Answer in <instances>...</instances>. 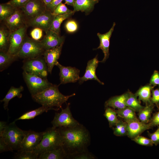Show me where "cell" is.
<instances>
[{"instance_id":"6da1fadb","label":"cell","mask_w":159,"mask_h":159,"mask_svg":"<svg viewBox=\"0 0 159 159\" xmlns=\"http://www.w3.org/2000/svg\"><path fill=\"white\" fill-rule=\"evenodd\" d=\"M58 128L62 138V146L67 157L88 150L90 136L88 130L83 125L80 124L74 127Z\"/></svg>"},{"instance_id":"7a4b0ae2","label":"cell","mask_w":159,"mask_h":159,"mask_svg":"<svg viewBox=\"0 0 159 159\" xmlns=\"http://www.w3.org/2000/svg\"><path fill=\"white\" fill-rule=\"evenodd\" d=\"M53 84L42 91L32 96L33 100L42 106L52 108L57 111L62 108V105L66 103L69 98L75 95L73 93L69 95H64L59 91L58 86Z\"/></svg>"},{"instance_id":"3957f363","label":"cell","mask_w":159,"mask_h":159,"mask_svg":"<svg viewBox=\"0 0 159 159\" xmlns=\"http://www.w3.org/2000/svg\"><path fill=\"white\" fill-rule=\"evenodd\" d=\"M62 145V138L58 128H49L43 132L42 140L33 151L39 155Z\"/></svg>"},{"instance_id":"277c9868","label":"cell","mask_w":159,"mask_h":159,"mask_svg":"<svg viewBox=\"0 0 159 159\" xmlns=\"http://www.w3.org/2000/svg\"><path fill=\"white\" fill-rule=\"evenodd\" d=\"M26 133L18 127L15 122L8 125L4 131L0 135L5 142L13 150H19Z\"/></svg>"},{"instance_id":"5b68a950","label":"cell","mask_w":159,"mask_h":159,"mask_svg":"<svg viewBox=\"0 0 159 159\" xmlns=\"http://www.w3.org/2000/svg\"><path fill=\"white\" fill-rule=\"evenodd\" d=\"M44 51L40 41L26 36L20 49L15 55L24 59L33 58L43 55Z\"/></svg>"},{"instance_id":"8992f818","label":"cell","mask_w":159,"mask_h":159,"mask_svg":"<svg viewBox=\"0 0 159 159\" xmlns=\"http://www.w3.org/2000/svg\"><path fill=\"white\" fill-rule=\"evenodd\" d=\"M22 68L23 71L47 79L48 72L47 66L43 57L24 59Z\"/></svg>"},{"instance_id":"52a82bcc","label":"cell","mask_w":159,"mask_h":159,"mask_svg":"<svg viewBox=\"0 0 159 159\" xmlns=\"http://www.w3.org/2000/svg\"><path fill=\"white\" fill-rule=\"evenodd\" d=\"M22 74L31 96L42 91L52 85L47 79L43 78L25 71H23Z\"/></svg>"},{"instance_id":"ba28073f","label":"cell","mask_w":159,"mask_h":159,"mask_svg":"<svg viewBox=\"0 0 159 159\" xmlns=\"http://www.w3.org/2000/svg\"><path fill=\"white\" fill-rule=\"evenodd\" d=\"M70 103L67 105L64 109L61 108L60 113H55L54 118L51 122L52 127L57 128L62 127H74L80 123L73 117L70 108Z\"/></svg>"},{"instance_id":"9c48e42d","label":"cell","mask_w":159,"mask_h":159,"mask_svg":"<svg viewBox=\"0 0 159 159\" xmlns=\"http://www.w3.org/2000/svg\"><path fill=\"white\" fill-rule=\"evenodd\" d=\"M27 22L44 12L46 5L42 0H30L21 8Z\"/></svg>"},{"instance_id":"30bf717a","label":"cell","mask_w":159,"mask_h":159,"mask_svg":"<svg viewBox=\"0 0 159 159\" xmlns=\"http://www.w3.org/2000/svg\"><path fill=\"white\" fill-rule=\"evenodd\" d=\"M27 27L25 25L11 32L9 37V46L7 52L8 54L15 55L20 50L26 36Z\"/></svg>"},{"instance_id":"8fae6325","label":"cell","mask_w":159,"mask_h":159,"mask_svg":"<svg viewBox=\"0 0 159 159\" xmlns=\"http://www.w3.org/2000/svg\"><path fill=\"white\" fill-rule=\"evenodd\" d=\"M55 16L47 10L37 17L27 22L28 26L38 27L46 33L49 30L53 21Z\"/></svg>"},{"instance_id":"7c38bea8","label":"cell","mask_w":159,"mask_h":159,"mask_svg":"<svg viewBox=\"0 0 159 159\" xmlns=\"http://www.w3.org/2000/svg\"><path fill=\"white\" fill-rule=\"evenodd\" d=\"M43 132H37L31 130L26 131L25 134L18 151H33L42 138Z\"/></svg>"},{"instance_id":"4fadbf2b","label":"cell","mask_w":159,"mask_h":159,"mask_svg":"<svg viewBox=\"0 0 159 159\" xmlns=\"http://www.w3.org/2000/svg\"><path fill=\"white\" fill-rule=\"evenodd\" d=\"M56 65L60 70L59 76L60 84H64L71 82H75L80 78V70L75 67H65L62 65L58 62Z\"/></svg>"},{"instance_id":"5bb4252c","label":"cell","mask_w":159,"mask_h":159,"mask_svg":"<svg viewBox=\"0 0 159 159\" xmlns=\"http://www.w3.org/2000/svg\"><path fill=\"white\" fill-rule=\"evenodd\" d=\"M4 21L10 32L27 25L25 16L21 9H16L13 14Z\"/></svg>"},{"instance_id":"9a60e30c","label":"cell","mask_w":159,"mask_h":159,"mask_svg":"<svg viewBox=\"0 0 159 159\" xmlns=\"http://www.w3.org/2000/svg\"><path fill=\"white\" fill-rule=\"evenodd\" d=\"M65 37L49 30L42 40L40 41L45 50L53 48L64 43Z\"/></svg>"},{"instance_id":"2e32d148","label":"cell","mask_w":159,"mask_h":159,"mask_svg":"<svg viewBox=\"0 0 159 159\" xmlns=\"http://www.w3.org/2000/svg\"><path fill=\"white\" fill-rule=\"evenodd\" d=\"M100 61L98 59L97 56L88 61L85 73L83 76L80 77L79 80L80 84L88 80H93L97 81L100 84L104 83L101 82L97 78L96 74V69Z\"/></svg>"},{"instance_id":"e0dca14e","label":"cell","mask_w":159,"mask_h":159,"mask_svg":"<svg viewBox=\"0 0 159 159\" xmlns=\"http://www.w3.org/2000/svg\"><path fill=\"white\" fill-rule=\"evenodd\" d=\"M63 44L54 48L45 50L43 57L47 66L48 71L51 74L52 69L58 62Z\"/></svg>"},{"instance_id":"ac0fdd59","label":"cell","mask_w":159,"mask_h":159,"mask_svg":"<svg viewBox=\"0 0 159 159\" xmlns=\"http://www.w3.org/2000/svg\"><path fill=\"white\" fill-rule=\"evenodd\" d=\"M126 122L127 123V136L131 139L140 135L145 130L153 128L149 123H144L139 120Z\"/></svg>"},{"instance_id":"d6986e66","label":"cell","mask_w":159,"mask_h":159,"mask_svg":"<svg viewBox=\"0 0 159 159\" xmlns=\"http://www.w3.org/2000/svg\"><path fill=\"white\" fill-rule=\"evenodd\" d=\"M115 24V23L114 22L111 28L106 33L101 34L98 33L97 34V36L100 40V44L99 46L95 49H100L104 54V57L103 59L101 61H100V62H104L109 57L110 39Z\"/></svg>"},{"instance_id":"ffe728a7","label":"cell","mask_w":159,"mask_h":159,"mask_svg":"<svg viewBox=\"0 0 159 159\" xmlns=\"http://www.w3.org/2000/svg\"><path fill=\"white\" fill-rule=\"evenodd\" d=\"M129 92H127L121 95L112 97L105 102V107H110L119 110L126 107L125 102Z\"/></svg>"},{"instance_id":"44dd1931","label":"cell","mask_w":159,"mask_h":159,"mask_svg":"<svg viewBox=\"0 0 159 159\" xmlns=\"http://www.w3.org/2000/svg\"><path fill=\"white\" fill-rule=\"evenodd\" d=\"M99 1V0H75L73 6V11L74 13L80 11L84 12L86 14H88L93 10L95 5Z\"/></svg>"},{"instance_id":"7402d4cb","label":"cell","mask_w":159,"mask_h":159,"mask_svg":"<svg viewBox=\"0 0 159 159\" xmlns=\"http://www.w3.org/2000/svg\"><path fill=\"white\" fill-rule=\"evenodd\" d=\"M67 155L62 146L51 151L40 154L39 159H67Z\"/></svg>"},{"instance_id":"603a6c76","label":"cell","mask_w":159,"mask_h":159,"mask_svg":"<svg viewBox=\"0 0 159 159\" xmlns=\"http://www.w3.org/2000/svg\"><path fill=\"white\" fill-rule=\"evenodd\" d=\"M154 87L148 84L141 87L135 94L138 97V99L146 105L150 103L152 91Z\"/></svg>"},{"instance_id":"cb8c5ba5","label":"cell","mask_w":159,"mask_h":159,"mask_svg":"<svg viewBox=\"0 0 159 159\" xmlns=\"http://www.w3.org/2000/svg\"><path fill=\"white\" fill-rule=\"evenodd\" d=\"M24 87L22 86H20L17 88L13 86L10 87L4 97L0 100L1 102H4L3 107L5 110H8V106L9 103L11 99L15 97L19 98L22 97L21 92L24 90Z\"/></svg>"},{"instance_id":"d4e9b609","label":"cell","mask_w":159,"mask_h":159,"mask_svg":"<svg viewBox=\"0 0 159 159\" xmlns=\"http://www.w3.org/2000/svg\"><path fill=\"white\" fill-rule=\"evenodd\" d=\"M115 110L117 116L122 118L126 122L139 120L136 115L135 112L129 107H126L121 109Z\"/></svg>"},{"instance_id":"484cf974","label":"cell","mask_w":159,"mask_h":159,"mask_svg":"<svg viewBox=\"0 0 159 159\" xmlns=\"http://www.w3.org/2000/svg\"><path fill=\"white\" fill-rule=\"evenodd\" d=\"M11 32L6 27L0 28V51L7 52L9 46V37Z\"/></svg>"},{"instance_id":"4316f807","label":"cell","mask_w":159,"mask_h":159,"mask_svg":"<svg viewBox=\"0 0 159 159\" xmlns=\"http://www.w3.org/2000/svg\"><path fill=\"white\" fill-rule=\"evenodd\" d=\"M155 105L151 103L146 105L144 107L138 112V119L143 123H148L151 119V115L154 107Z\"/></svg>"},{"instance_id":"83f0119b","label":"cell","mask_w":159,"mask_h":159,"mask_svg":"<svg viewBox=\"0 0 159 159\" xmlns=\"http://www.w3.org/2000/svg\"><path fill=\"white\" fill-rule=\"evenodd\" d=\"M74 13L73 11L70 13L55 16L49 30L60 34V26L62 23L65 19L70 17Z\"/></svg>"},{"instance_id":"f1b7e54d","label":"cell","mask_w":159,"mask_h":159,"mask_svg":"<svg viewBox=\"0 0 159 159\" xmlns=\"http://www.w3.org/2000/svg\"><path fill=\"white\" fill-rule=\"evenodd\" d=\"M53 110L52 108L42 106L38 108L27 112L15 120L14 122L20 120H29L34 118L36 116L47 112L49 110Z\"/></svg>"},{"instance_id":"f546056e","label":"cell","mask_w":159,"mask_h":159,"mask_svg":"<svg viewBox=\"0 0 159 159\" xmlns=\"http://www.w3.org/2000/svg\"><path fill=\"white\" fill-rule=\"evenodd\" d=\"M18 58L15 55L9 54L6 52H0V71H2Z\"/></svg>"},{"instance_id":"4dcf8cb0","label":"cell","mask_w":159,"mask_h":159,"mask_svg":"<svg viewBox=\"0 0 159 159\" xmlns=\"http://www.w3.org/2000/svg\"><path fill=\"white\" fill-rule=\"evenodd\" d=\"M137 96L130 92L126 100L125 105L127 107L133 109L135 112H138L143 109L145 106L141 105L140 100L137 98Z\"/></svg>"},{"instance_id":"1f68e13d","label":"cell","mask_w":159,"mask_h":159,"mask_svg":"<svg viewBox=\"0 0 159 159\" xmlns=\"http://www.w3.org/2000/svg\"><path fill=\"white\" fill-rule=\"evenodd\" d=\"M16 9L7 2L0 4V21H4L11 16Z\"/></svg>"},{"instance_id":"d6a6232c","label":"cell","mask_w":159,"mask_h":159,"mask_svg":"<svg viewBox=\"0 0 159 159\" xmlns=\"http://www.w3.org/2000/svg\"><path fill=\"white\" fill-rule=\"evenodd\" d=\"M114 127H112L113 133L117 136H127V123L121 119L119 120Z\"/></svg>"},{"instance_id":"836d02e7","label":"cell","mask_w":159,"mask_h":159,"mask_svg":"<svg viewBox=\"0 0 159 159\" xmlns=\"http://www.w3.org/2000/svg\"><path fill=\"white\" fill-rule=\"evenodd\" d=\"M104 116L107 120L110 127L115 126L119 120L115 110L110 107H106Z\"/></svg>"},{"instance_id":"e575fe53","label":"cell","mask_w":159,"mask_h":159,"mask_svg":"<svg viewBox=\"0 0 159 159\" xmlns=\"http://www.w3.org/2000/svg\"><path fill=\"white\" fill-rule=\"evenodd\" d=\"M39 155L34 151H18L13 158L16 159H37Z\"/></svg>"},{"instance_id":"d590c367","label":"cell","mask_w":159,"mask_h":159,"mask_svg":"<svg viewBox=\"0 0 159 159\" xmlns=\"http://www.w3.org/2000/svg\"><path fill=\"white\" fill-rule=\"evenodd\" d=\"M96 157L88 150L77 154L68 156L67 159H94Z\"/></svg>"},{"instance_id":"8d00e7d4","label":"cell","mask_w":159,"mask_h":159,"mask_svg":"<svg viewBox=\"0 0 159 159\" xmlns=\"http://www.w3.org/2000/svg\"><path fill=\"white\" fill-rule=\"evenodd\" d=\"M73 11L68 9L65 4L62 2L56 7L52 14L55 16L70 13Z\"/></svg>"},{"instance_id":"74e56055","label":"cell","mask_w":159,"mask_h":159,"mask_svg":"<svg viewBox=\"0 0 159 159\" xmlns=\"http://www.w3.org/2000/svg\"><path fill=\"white\" fill-rule=\"evenodd\" d=\"M132 140L137 144L145 146H152L154 144L150 139H149L140 135H138L133 139Z\"/></svg>"},{"instance_id":"f35d334b","label":"cell","mask_w":159,"mask_h":159,"mask_svg":"<svg viewBox=\"0 0 159 159\" xmlns=\"http://www.w3.org/2000/svg\"><path fill=\"white\" fill-rule=\"evenodd\" d=\"M65 28L67 32L73 33L77 30L78 25L74 20L70 19L66 22L65 24Z\"/></svg>"},{"instance_id":"ab89813d","label":"cell","mask_w":159,"mask_h":159,"mask_svg":"<svg viewBox=\"0 0 159 159\" xmlns=\"http://www.w3.org/2000/svg\"><path fill=\"white\" fill-rule=\"evenodd\" d=\"M150 103L155 105L158 108H159V88L152 90Z\"/></svg>"},{"instance_id":"60d3db41","label":"cell","mask_w":159,"mask_h":159,"mask_svg":"<svg viewBox=\"0 0 159 159\" xmlns=\"http://www.w3.org/2000/svg\"><path fill=\"white\" fill-rule=\"evenodd\" d=\"M43 30L41 29L35 27L31 32L30 35L33 39L39 40L42 36Z\"/></svg>"},{"instance_id":"b9f144b4","label":"cell","mask_w":159,"mask_h":159,"mask_svg":"<svg viewBox=\"0 0 159 159\" xmlns=\"http://www.w3.org/2000/svg\"><path fill=\"white\" fill-rule=\"evenodd\" d=\"M30 0H10L7 3L16 9H20Z\"/></svg>"},{"instance_id":"7bdbcfd3","label":"cell","mask_w":159,"mask_h":159,"mask_svg":"<svg viewBox=\"0 0 159 159\" xmlns=\"http://www.w3.org/2000/svg\"><path fill=\"white\" fill-rule=\"evenodd\" d=\"M148 135L151 140L154 144L156 146L159 144V127L153 133H150L148 132Z\"/></svg>"},{"instance_id":"ee69618b","label":"cell","mask_w":159,"mask_h":159,"mask_svg":"<svg viewBox=\"0 0 159 159\" xmlns=\"http://www.w3.org/2000/svg\"><path fill=\"white\" fill-rule=\"evenodd\" d=\"M149 84L154 87L156 86L159 87V72L157 71L154 72L150 78Z\"/></svg>"},{"instance_id":"f6af8a7d","label":"cell","mask_w":159,"mask_h":159,"mask_svg":"<svg viewBox=\"0 0 159 159\" xmlns=\"http://www.w3.org/2000/svg\"><path fill=\"white\" fill-rule=\"evenodd\" d=\"M149 123L153 128L155 126L159 127V108H158V111L151 117Z\"/></svg>"},{"instance_id":"bcb514c9","label":"cell","mask_w":159,"mask_h":159,"mask_svg":"<svg viewBox=\"0 0 159 159\" xmlns=\"http://www.w3.org/2000/svg\"><path fill=\"white\" fill-rule=\"evenodd\" d=\"M13 150L5 142L3 139L0 137V153L4 152Z\"/></svg>"},{"instance_id":"7dc6e473","label":"cell","mask_w":159,"mask_h":159,"mask_svg":"<svg viewBox=\"0 0 159 159\" xmlns=\"http://www.w3.org/2000/svg\"><path fill=\"white\" fill-rule=\"evenodd\" d=\"M63 0H53L52 2L46 6V9L53 13L56 7L62 2Z\"/></svg>"},{"instance_id":"c3c4849f","label":"cell","mask_w":159,"mask_h":159,"mask_svg":"<svg viewBox=\"0 0 159 159\" xmlns=\"http://www.w3.org/2000/svg\"><path fill=\"white\" fill-rule=\"evenodd\" d=\"M7 125L6 122L0 121V135L4 131Z\"/></svg>"},{"instance_id":"681fc988","label":"cell","mask_w":159,"mask_h":159,"mask_svg":"<svg viewBox=\"0 0 159 159\" xmlns=\"http://www.w3.org/2000/svg\"><path fill=\"white\" fill-rule=\"evenodd\" d=\"M65 1V4L67 5L73 6L75 0H64Z\"/></svg>"},{"instance_id":"f907efd6","label":"cell","mask_w":159,"mask_h":159,"mask_svg":"<svg viewBox=\"0 0 159 159\" xmlns=\"http://www.w3.org/2000/svg\"><path fill=\"white\" fill-rule=\"evenodd\" d=\"M46 5V6L47 5L50 4L53 0H42Z\"/></svg>"},{"instance_id":"816d5d0a","label":"cell","mask_w":159,"mask_h":159,"mask_svg":"<svg viewBox=\"0 0 159 159\" xmlns=\"http://www.w3.org/2000/svg\"><path fill=\"white\" fill-rule=\"evenodd\" d=\"M100 0H99V1Z\"/></svg>"}]
</instances>
